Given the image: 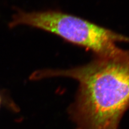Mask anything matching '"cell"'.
<instances>
[{
  "instance_id": "obj_1",
  "label": "cell",
  "mask_w": 129,
  "mask_h": 129,
  "mask_svg": "<svg viewBox=\"0 0 129 129\" xmlns=\"http://www.w3.org/2000/svg\"><path fill=\"white\" fill-rule=\"evenodd\" d=\"M64 77L78 83L68 112L76 129H119L129 108V50L94 56L89 62L64 70L35 71L31 80Z\"/></svg>"
},
{
  "instance_id": "obj_2",
  "label": "cell",
  "mask_w": 129,
  "mask_h": 129,
  "mask_svg": "<svg viewBox=\"0 0 129 129\" xmlns=\"http://www.w3.org/2000/svg\"><path fill=\"white\" fill-rule=\"evenodd\" d=\"M20 25L50 32L91 52L94 56L114 54L120 48L117 43H129L127 36L59 10L28 12L17 9L8 26L13 29Z\"/></svg>"
}]
</instances>
